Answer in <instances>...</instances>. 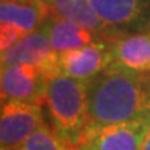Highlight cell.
<instances>
[{
  "label": "cell",
  "mask_w": 150,
  "mask_h": 150,
  "mask_svg": "<svg viewBox=\"0 0 150 150\" xmlns=\"http://www.w3.org/2000/svg\"><path fill=\"white\" fill-rule=\"evenodd\" d=\"M150 115V72L108 65L88 83V128L92 131Z\"/></svg>",
  "instance_id": "obj_1"
},
{
  "label": "cell",
  "mask_w": 150,
  "mask_h": 150,
  "mask_svg": "<svg viewBox=\"0 0 150 150\" xmlns=\"http://www.w3.org/2000/svg\"><path fill=\"white\" fill-rule=\"evenodd\" d=\"M88 83L60 71L47 75L45 104L54 132L71 145L83 140L88 128Z\"/></svg>",
  "instance_id": "obj_2"
},
{
  "label": "cell",
  "mask_w": 150,
  "mask_h": 150,
  "mask_svg": "<svg viewBox=\"0 0 150 150\" xmlns=\"http://www.w3.org/2000/svg\"><path fill=\"white\" fill-rule=\"evenodd\" d=\"M106 28L107 38L147 31L150 0H89Z\"/></svg>",
  "instance_id": "obj_3"
},
{
  "label": "cell",
  "mask_w": 150,
  "mask_h": 150,
  "mask_svg": "<svg viewBox=\"0 0 150 150\" xmlns=\"http://www.w3.org/2000/svg\"><path fill=\"white\" fill-rule=\"evenodd\" d=\"M42 104L7 100L1 103L0 145L1 150H14L46 124Z\"/></svg>",
  "instance_id": "obj_4"
},
{
  "label": "cell",
  "mask_w": 150,
  "mask_h": 150,
  "mask_svg": "<svg viewBox=\"0 0 150 150\" xmlns=\"http://www.w3.org/2000/svg\"><path fill=\"white\" fill-rule=\"evenodd\" d=\"M150 131V115L92 131L76 150H140Z\"/></svg>",
  "instance_id": "obj_5"
},
{
  "label": "cell",
  "mask_w": 150,
  "mask_h": 150,
  "mask_svg": "<svg viewBox=\"0 0 150 150\" xmlns=\"http://www.w3.org/2000/svg\"><path fill=\"white\" fill-rule=\"evenodd\" d=\"M1 103L7 100L45 104L47 74L36 65H1Z\"/></svg>",
  "instance_id": "obj_6"
},
{
  "label": "cell",
  "mask_w": 150,
  "mask_h": 150,
  "mask_svg": "<svg viewBox=\"0 0 150 150\" xmlns=\"http://www.w3.org/2000/svg\"><path fill=\"white\" fill-rule=\"evenodd\" d=\"M59 53L52 46L45 27L29 33L7 50L1 52V65L29 64L53 74L57 70Z\"/></svg>",
  "instance_id": "obj_7"
},
{
  "label": "cell",
  "mask_w": 150,
  "mask_h": 150,
  "mask_svg": "<svg viewBox=\"0 0 150 150\" xmlns=\"http://www.w3.org/2000/svg\"><path fill=\"white\" fill-rule=\"evenodd\" d=\"M110 63V39H99L83 47L59 54L57 70L71 78L91 82Z\"/></svg>",
  "instance_id": "obj_8"
},
{
  "label": "cell",
  "mask_w": 150,
  "mask_h": 150,
  "mask_svg": "<svg viewBox=\"0 0 150 150\" xmlns=\"http://www.w3.org/2000/svg\"><path fill=\"white\" fill-rule=\"evenodd\" d=\"M111 65L135 72H150V29L110 38Z\"/></svg>",
  "instance_id": "obj_9"
},
{
  "label": "cell",
  "mask_w": 150,
  "mask_h": 150,
  "mask_svg": "<svg viewBox=\"0 0 150 150\" xmlns=\"http://www.w3.org/2000/svg\"><path fill=\"white\" fill-rule=\"evenodd\" d=\"M49 14L50 8L45 0H1L0 3V22L13 25L24 38L42 27Z\"/></svg>",
  "instance_id": "obj_10"
},
{
  "label": "cell",
  "mask_w": 150,
  "mask_h": 150,
  "mask_svg": "<svg viewBox=\"0 0 150 150\" xmlns=\"http://www.w3.org/2000/svg\"><path fill=\"white\" fill-rule=\"evenodd\" d=\"M43 27L47 32L53 49L59 54L83 47L95 40H99V38L86 28L52 13L43 22Z\"/></svg>",
  "instance_id": "obj_11"
},
{
  "label": "cell",
  "mask_w": 150,
  "mask_h": 150,
  "mask_svg": "<svg viewBox=\"0 0 150 150\" xmlns=\"http://www.w3.org/2000/svg\"><path fill=\"white\" fill-rule=\"evenodd\" d=\"M50 13L78 24L96 35L99 39H108L106 28L92 8L89 0H45Z\"/></svg>",
  "instance_id": "obj_12"
},
{
  "label": "cell",
  "mask_w": 150,
  "mask_h": 150,
  "mask_svg": "<svg viewBox=\"0 0 150 150\" xmlns=\"http://www.w3.org/2000/svg\"><path fill=\"white\" fill-rule=\"evenodd\" d=\"M21 147L24 150H76V146L56 134L47 122L36 129Z\"/></svg>",
  "instance_id": "obj_13"
},
{
  "label": "cell",
  "mask_w": 150,
  "mask_h": 150,
  "mask_svg": "<svg viewBox=\"0 0 150 150\" xmlns=\"http://www.w3.org/2000/svg\"><path fill=\"white\" fill-rule=\"evenodd\" d=\"M140 150H150V131H149V134H147V136H146V139L143 142L142 147H140Z\"/></svg>",
  "instance_id": "obj_14"
},
{
  "label": "cell",
  "mask_w": 150,
  "mask_h": 150,
  "mask_svg": "<svg viewBox=\"0 0 150 150\" xmlns=\"http://www.w3.org/2000/svg\"><path fill=\"white\" fill-rule=\"evenodd\" d=\"M16 1H28V0H16Z\"/></svg>",
  "instance_id": "obj_15"
}]
</instances>
